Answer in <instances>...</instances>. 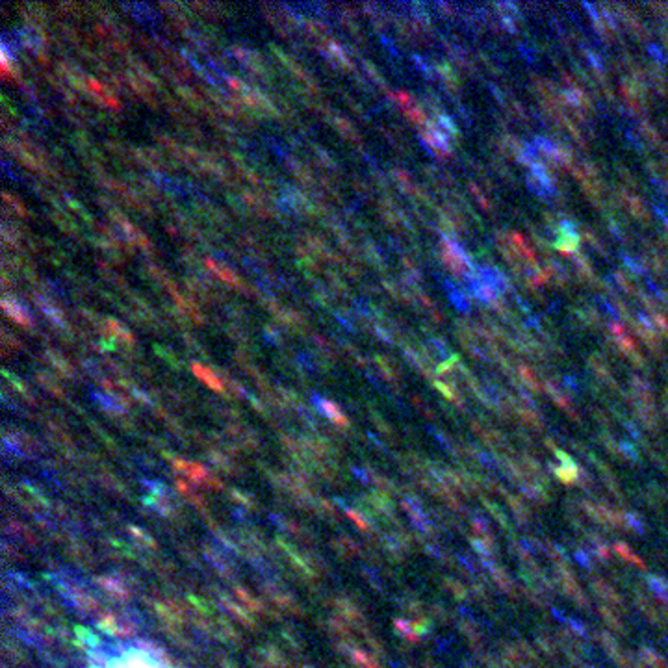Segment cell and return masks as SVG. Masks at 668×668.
Returning <instances> with one entry per match:
<instances>
[{
	"label": "cell",
	"mask_w": 668,
	"mask_h": 668,
	"mask_svg": "<svg viewBox=\"0 0 668 668\" xmlns=\"http://www.w3.org/2000/svg\"><path fill=\"white\" fill-rule=\"evenodd\" d=\"M585 668H592V666H585Z\"/></svg>",
	"instance_id": "obj_19"
},
{
	"label": "cell",
	"mask_w": 668,
	"mask_h": 668,
	"mask_svg": "<svg viewBox=\"0 0 668 668\" xmlns=\"http://www.w3.org/2000/svg\"><path fill=\"white\" fill-rule=\"evenodd\" d=\"M536 642H538V646H540L542 649H544L546 654L548 655H553L555 654V646H553V642L551 640H548L546 637H538L536 639Z\"/></svg>",
	"instance_id": "obj_17"
},
{
	"label": "cell",
	"mask_w": 668,
	"mask_h": 668,
	"mask_svg": "<svg viewBox=\"0 0 668 668\" xmlns=\"http://www.w3.org/2000/svg\"><path fill=\"white\" fill-rule=\"evenodd\" d=\"M4 308H6V310H8V314H10L11 318H13L17 323H21V325H28V318H26L24 314H19V312H23V310H21V308L17 306V304H15V306L11 308V306H10V303H8V301H4Z\"/></svg>",
	"instance_id": "obj_11"
},
{
	"label": "cell",
	"mask_w": 668,
	"mask_h": 668,
	"mask_svg": "<svg viewBox=\"0 0 668 668\" xmlns=\"http://www.w3.org/2000/svg\"><path fill=\"white\" fill-rule=\"evenodd\" d=\"M600 612H602V616L605 618V622H609V624H611V626L615 627L616 631L624 629V627L620 626V620H618V618L612 615V611H607V607H602V609H600Z\"/></svg>",
	"instance_id": "obj_15"
},
{
	"label": "cell",
	"mask_w": 668,
	"mask_h": 668,
	"mask_svg": "<svg viewBox=\"0 0 668 668\" xmlns=\"http://www.w3.org/2000/svg\"><path fill=\"white\" fill-rule=\"evenodd\" d=\"M173 464L180 470L184 475H188L193 483L210 484V486L221 488V483H219L215 477H212V474H210L208 470L204 468L203 464H199V462H186V460H182V459H176V460H173Z\"/></svg>",
	"instance_id": "obj_2"
},
{
	"label": "cell",
	"mask_w": 668,
	"mask_h": 668,
	"mask_svg": "<svg viewBox=\"0 0 668 668\" xmlns=\"http://www.w3.org/2000/svg\"><path fill=\"white\" fill-rule=\"evenodd\" d=\"M615 550H616V553L620 555L622 559H626L627 563H631V564H635V566H640V568H644V563L637 557V555H633L631 553V550L627 548V546H624V544H616L615 546Z\"/></svg>",
	"instance_id": "obj_10"
},
{
	"label": "cell",
	"mask_w": 668,
	"mask_h": 668,
	"mask_svg": "<svg viewBox=\"0 0 668 668\" xmlns=\"http://www.w3.org/2000/svg\"><path fill=\"white\" fill-rule=\"evenodd\" d=\"M626 529H629V531H633V533H644V526H642V521H640V518H637L635 514H626Z\"/></svg>",
	"instance_id": "obj_12"
},
{
	"label": "cell",
	"mask_w": 668,
	"mask_h": 668,
	"mask_svg": "<svg viewBox=\"0 0 668 668\" xmlns=\"http://www.w3.org/2000/svg\"><path fill=\"white\" fill-rule=\"evenodd\" d=\"M590 585H592L594 592H596L600 598L607 600V602L612 603V605H624V600H622V598L618 596V594H616L615 590L605 583V581H602V579H594Z\"/></svg>",
	"instance_id": "obj_5"
},
{
	"label": "cell",
	"mask_w": 668,
	"mask_h": 668,
	"mask_svg": "<svg viewBox=\"0 0 668 668\" xmlns=\"http://www.w3.org/2000/svg\"><path fill=\"white\" fill-rule=\"evenodd\" d=\"M445 587L449 588L451 592H453V596H457V598H466V588L462 587V585L459 583V581H455V579H451V577H447L445 579Z\"/></svg>",
	"instance_id": "obj_13"
},
{
	"label": "cell",
	"mask_w": 668,
	"mask_h": 668,
	"mask_svg": "<svg viewBox=\"0 0 668 668\" xmlns=\"http://www.w3.org/2000/svg\"><path fill=\"white\" fill-rule=\"evenodd\" d=\"M640 661L644 664H648V666H654V668H666V663H664L663 659L659 657L655 652H652V649H648V648H642L640 649Z\"/></svg>",
	"instance_id": "obj_7"
},
{
	"label": "cell",
	"mask_w": 668,
	"mask_h": 668,
	"mask_svg": "<svg viewBox=\"0 0 668 668\" xmlns=\"http://www.w3.org/2000/svg\"><path fill=\"white\" fill-rule=\"evenodd\" d=\"M347 516H349L351 520L355 521L356 527H358V529H362V531H368V529H370V523H368V521H364V516H362V514H358V512L347 511Z\"/></svg>",
	"instance_id": "obj_16"
},
{
	"label": "cell",
	"mask_w": 668,
	"mask_h": 668,
	"mask_svg": "<svg viewBox=\"0 0 668 668\" xmlns=\"http://www.w3.org/2000/svg\"><path fill=\"white\" fill-rule=\"evenodd\" d=\"M236 592H238V598H240V600H243V602L247 603V607H251V611H252V609H255V611H262V605H260V602H258V600L251 598L249 594L245 592V590H242V588H238Z\"/></svg>",
	"instance_id": "obj_14"
},
{
	"label": "cell",
	"mask_w": 668,
	"mask_h": 668,
	"mask_svg": "<svg viewBox=\"0 0 668 668\" xmlns=\"http://www.w3.org/2000/svg\"><path fill=\"white\" fill-rule=\"evenodd\" d=\"M351 657H353V661L360 668H381L379 664L375 663V659H371V655L364 654L360 649H351Z\"/></svg>",
	"instance_id": "obj_8"
},
{
	"label": "cell",
	"mask_w": 668,
	"mask_h": 668,
	"mask_svg": "<svg viewBox=\"0 0 668 668\" xmlns=\"http://www.w3.org/2000/svg\"><path fill=\"white\" fill-rule=\"evenodd\" d=\"M106 668H171L167 654L151 640L136 644H110Z\"/></svg>",
	"instance_id": "obj_1"
},
{
	"label": "cell",
	"mask_w": 668,
	"mask_h": 668,
	"mask_svg": "<svg viewBox=\"0 0 668 668\" xmlns=\"http://www.w3.org/2000/svg\"><path fill=\"white\" fill-rule=\"evenodd\" d=\"M395 629H398L407 640H412V642L420 640V635H418L414 624H408V622H405V620H395Z\"/></svg>",
	"instance_id": "obj_9"
},
{
	"label": "cell",
	"mask_w": 668,
	"mask_h": 668,
	"mask_svg": "<svg viewBox=\"0 0 668 668\" xmlns=\"http://www.w3.org/2000/svg\"><path fill=\"white\" fill-rule=\"evenodd\" d=\"M575 557H577V561L581 564H583L585 568H590V564H592V559L588 557L587 553H585V550H577V553H575Z\"/></svg>",
	"instance_id": "obj_18"
},
{
	"label": "cell",
	"mask_w": 668,
	"mask_h": 668,
	"mask_svg": "<svg viewBox=\"0 0 668 668\" xmlns=\"http://www.w3.org/2000/svg\"><path fill=\"white\" fill-rule=\"evenodd\" d=\"M97 585H99L102 590H104L108 596H112V598H115V600H121V602H124V600H128L130 598V594H128V588L124 587V583L121 581V579H117V577H108V575H104V577H99L97 579Z\"/></svg>",
	"instance_id": "obj_3"
},
{
	"label": "cell",
	"mask_w": 668,
	"mask_h": 668,
	"mask_svg": "<svg viewBox=\"0 0 668 668\" xmlns=\"http://www.w3.org/2000/svg\"><path fill=\"white\" fill-rule=\"evenodd\" d=\"M319 408H321L323 412L329 416V420H332L336 425H347V420H346V416H344V412H341L340 408L332 403V401L321 399V401H319Z\"/></svg>",
	"instance_id": "obj_6"
},
{
	"label": "cell",
	"mask_w": 668,
	"mask_h": 668,
	"mask_svg": "<svg viewBox=\"0 0 668 668\" xmlns=\"http://www.w3.org/2000/svg\"><path fill=\"white\" fill-rule=\"evenodd\" d=\"M191 370H193L195 377H199V379L203 381L204 384H208L212 390H215V392H223V390H225L223 383L218 379V377H215V375H213L212 370H208V368H204V366L197 364V362H195V364H191Z\"/></svg>",
	"instance_id": "obj_4"
}]
</instances>
